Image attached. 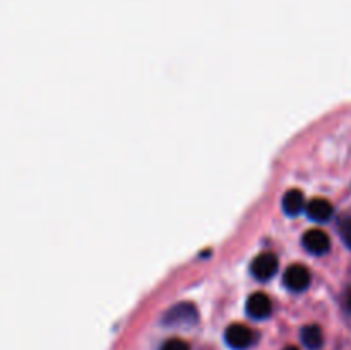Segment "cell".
I'll return each mask as SVG.
<instances>
[{"mask_svg": "<svg viewBox=\"0 0 351 350\" xmlns=\"http://www.w3.org/2000/svg\"><path fill=\"white\" fill-rule=\"evenodd\" d=\"M197 321V309L194 304L182 302L168 309L165 314L163 323L168 326H191Z\"/></svg>", "mask_w": 351, "mask_h": 350, "instance_id": "6da1fadb", "label": "cell"}, {"mask_svg": "<svg viewBox=\"0 0 351 350\" xmlns=\"http://www.w3.org/2000/svg\"><path fill=\"white\" fill-rule=\"evenodd\" d=\"M225 342L233 350H247L256 342V335L249 326L232 325L225 331Z\"/></svg>", "mask_w": 351, "mask_h": 350, "instance_id": "7a4b0ae2", "label": "cell"}, {"mask_svg": "<svg viewBox=\"0 0 351 350\" xmlns=\"http://www.w3.org/2000/svg\"><path fill=\"white\" fill-rule=\"evenodd\" d=\"M278 266H280V261L273 253H263L252 261L250 271H252L254 278L261 281H267L276 275Z\"/></svg>", "mask_w": 351, "mask_h": 350, "instance_id": "3957f363", "label": "cell"}, {"mask_svg": "<svg viewBox=\"0 0 351 350\" xmlns=\"http://www.w3.org/2000/svg\"><path fill=\"white\" fill-rule=\"evenodd\" d=\"M311 271L304 266V264H293L285 271L283 283L288 290L291 292H304L307 290L311 285Z\"/></svg>", "mask_w": 351, "mask_h": 350, "instance_id": "277c9868", "label": "cell"}, {"mask_svg": "<svg viewBox=\"0 0 351 350\" xmlns=\"http://www.w3.org/2000/svg\"><path fill=\"white\" fill-rule=\"evenodd\" d=\"M302 244H304V247L308 253L315 254V256H322V254H326L331 249L329 235L324 230L319 229H312L308 232H305L304 237H302Z\"/></svg>", "mask_w": 351, "mask_h": 350, "instance_id": "5b68a950", "label": "cell"}, {"mask_svg": "<svg viewBox=\"0 0 351 350\" xmlns=\"http://www.w3.org/2000/svg\"><path fill=\"white\" fill-rule=\"evenodd\" d=\"M247 312L254 319H266L273 312V302L266 294L257 292V294L250 295L249 301H247Z\"/></svg>", "mask_w": 351, "mask_h": 350, "instance_id": "8992f818", "label": "cell"}, {"mask_svg": "<svg viewBox=\"0 0 351 350\" xmlns=\"http://www.w3.org/2000/svg\"><path fill=\"white\" fill-rule=\"evenodd\" d=\"M305 213H307V216L311 220L322 223V222H328V220L331 218L335 209H332V205L328 201V199L315 198L307 202V206H305Z\"/></svg>", "mask_w": 351, "mask_h": 350, "instance_id": "52a82bcc", "label": "cell"}, {"mask_svg": "<svg viewBox=\"0 0 351 350\" xmlns=\"http://www.w3.org/2000/svg\"><path fill=\"white\" fill-rule=\"evenodd\" d=\"M304 194L297 189H291L283 196V211L290 216H297L304 209Z\"/></svg>", "mask_w": 351, "mask_h": 350, "instance_id": "ba28073f", "label": "cell"}, {"mask_svg": "<svg viewBox=\"0 0 351 350\" xmlns=\"http://www.w3.org/2000/svg\"><path fill=\"white\" fill-rule=\"evenodd\" d=\"M302 342L308 350H319L324 343V335L317 325H308L302 329Z\"/></svg>", "mask_w": 351, "mask_h": 350, "instance_id": "9c48e42d", "label": "cell"}, {"mask_svg": "<svg viewBox=\"0 0 351 350\" xmlns=\"http://www.w3.org/2000/svg\"><path fill=\"white\" fill-rule=\"evenodd\" d=\"M339 233H341L343 242L351 249V215H346L345 218L339 222Z\"/></svg>", "mask_w": 351, "mask_h": 350, "instance_id": "30bf717a", "label": "cell"}, {"mask_svg": "<svg viewBox=\"0 0 351 350\" xmlns=\"http://www.w3.org/2000/svg\"><path fill=\"white\" fill-rule=\"evenodd\" d=\"M161 350H191V347H189V343L184 342V340L170 338L168 342L163 343Z\"/></svg>", "mask_w": 351, "mask_h": 350, "instance_id": "8fae6325", "label": "cell"}, {"mask_svg": "<svg viewBox=\"0 0 351 350\" xmlns=\"http://www.w3.org/2000/svg\"><path fill=\"white\" fill-rule=\"evenodd\" d=\"M346 302H348V307H350V311H351V290H350V294H348V301H346Z\"/></svg>", "mask_w": 351, "mask_h": 350, "instance_id": "7c38bea8", "label": "cell"}, {"mask_svg": "<svg viewBox=\"0 0 351 350\" xmlns=\"http://www.w3.org/2000/svg\"><path fill=\"white\" fill-rule=\"evenodd\" d=\"M285 350H298L297 347H288V349H285Z\"/></svg>", "mask_w": 351, "mask_h": 350, "instance_id": "4fadbf2b", "label": "cell"}]
</instances>
